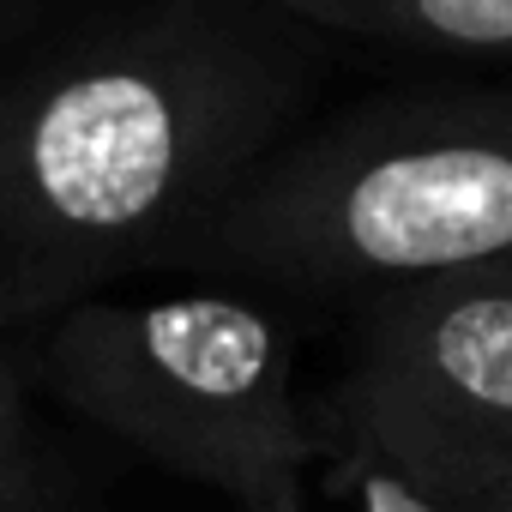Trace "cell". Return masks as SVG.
Segmentation results:
<instances>
[{"label": "cell", "instance_id": "obj_7", "mask_svg": "<svg viewBox=\"0 0 512 512\" xmlns=\"http://www.w3.org/2000/svg\"><path fill=\"white\" fill-rule=\"evenodd\" d=\"M103 7L109 0H0V67L37 55L43 43H55L61 31H73Z\"/></svg>", "mask_w": 512, "mask_h": 512}, {"label": "cell", "instance_id": "obj_10", "mask_svg": "<svg viewBox=\"0 0 512 512\" xmlns=\"http://www.w3.org/2000/svg\"><path fill=\"white\" fill-rule=\"evenodd\" d=\"M464 512H512V482L506 488H494V494H482L476 506H464Z\"/></svg>", "mask_w": 512, "mask_h": 512}, {"label": "cell", "instance_id": "obj_1", "mask_svg": "<svg viewBox=\"0 0 512 512\" xmlns=\"http://www.w3.org/2000/svg\"><path fill=\"white\" fill-rule=\"evenodd\" d=\"M326 43L253 0H109L0 67V332L163 272L308 121Z\"/></svg>", "mask_w": 512, "mask_h": 512}, {"label": "cell", "instance_id": "obj_8", "mask_svg": "<svg viewBox=\"0 0 512 512\" xmlns=\"http://www.w3.org/2000/svg\"><path fill=\"white\" fill-rule=\"evenodd\" d=\"M37 428H31V398H25V356L13 350V338L0 332V500L7 488L31 470L37 458Z\"/></svg>", "mask_w": 512, "mask_h": 512}, {"label": "cell", "instance_id": "obj_5", "mask_svg": "<svg viewBox=\"0 0 512 512\" xmlns=\"http://www.w3.org/2000/svg\"><path fill=\"white\" fill-rule=\"evenodd\" d=\"M302 31L422 55H512V0H253Z\"/></svg>", "mask_w": 512, "mask_h": 512}, {"label": "cell", "instance_id": "obj_9", "mask_svg": "<svg viewBox=\"0 0 512 512\" xmlns=\"http://www.w3.org/2000/svg\"><path fill=\"white\" fill-rule=\"evenodd\" d=\"M0 512H109V506H103V494H97L67 458H55L49 446H37L31 470L7 488Z\"/></svg>", "mask_w": 512, "mask_h": 512}, {"label": "cell", "instance_id": "obj_3", "mask_svg": "<svg viewBox=\"0 0 512 512\" xmlns=\"http://www.w3.org/2000/svg\"><path fill=\"white\" fill-rule=\"evenodd\" d=\"M31 332V368L73 416L235 512L296 494L320 458V428L296 404V320L278 296L229 284L91 296Z\"/></svg>", "mask_w": 512, "mask_h": 512}, {"label": "cell", "instance_id": "obj_6", "mask_svg": "<svg viewBox=\"0 0 512 512\" xmlns=\"http://www.w3.org/2000/svg\"><path fill=\"white\" fill-rule=\"evenodd\" d=\"M320 494L332 512H446L440 500H428L404 470H392L374 446L362 440H338V434H320ZM253 512H314L308 506V488L272 500V506H253Z\"/></svg>", "mask_w": 512, "mask_h": 512}, {"label": "cell", "instance_id": "obj_2", "mask_svg": "<svg viewBox=\"0 0 512 512\" xmlns=\"http://www.w3.org/2000/svg\"><path fill=\"white\" fill-rule=\"evenodd\" d=\"M512 266V91H380L302 121L211 205L163 272L290 302Z\"/></svg>", "mask_w": 512, "mask_h": 512}, {"label": "cell", "instance_id": "obj_4", "mask_svg": "<svg viewBox=\"0 0 512 512\" xmlns=\"http://www.w3.org/2000/svg\"><path fill=\"white\" fill-rule=\"evenodd\" d=\"M326 434L374 446L446 512L506 488L512 266L356 302Z\"/></svg>", "mask_w": 512, "mask_h": 512}]
</instances>
